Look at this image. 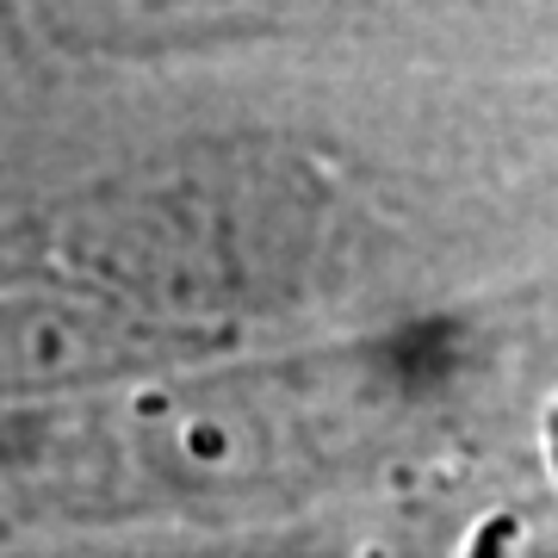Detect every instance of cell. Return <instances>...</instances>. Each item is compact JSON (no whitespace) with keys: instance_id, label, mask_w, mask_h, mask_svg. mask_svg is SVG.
I'll list each match as a JSON object with an SVG mask.
<instances>
[{"instance_id":"7a4b0ae2","label":"cell","mask_w":558,"mask_h":558,"mask_svg":"<svg viewBox=\"0 0 558 558\" xmlns=\"http://www.w3.org/2000/svg\"><path fill=\"white\" fill-rule=\"evenodd\" d=\"M193 354H218V348L156 329L62 279L0 274V416L87 398Z\"/></svg>"},{"instance_id":"6da1fadb","label":"cell","mask_w":558,"mask_h":558,"mask_svg":"<svg viewBox=\"0 0 558 558\" xmlns=\"http://www.w3.org/2000/svg\"><path fill=\"white\" fill-rule=\"evenodd\" d=\"M0 260L230 348L391 299L403 236L336 156L286 131H174L0 205Z\"/></svg>"}]
</instances>
